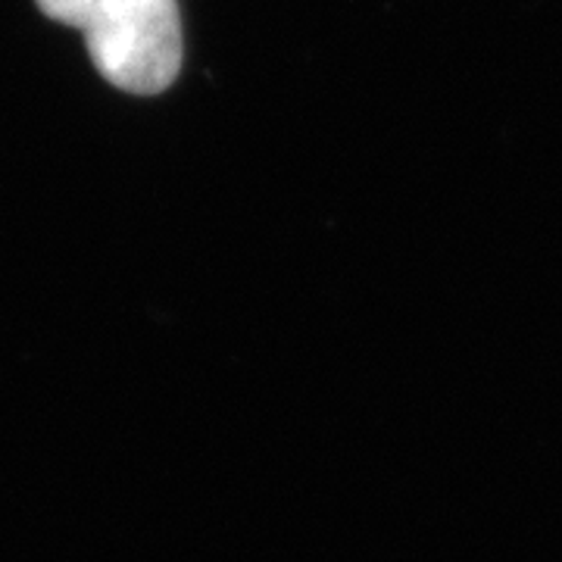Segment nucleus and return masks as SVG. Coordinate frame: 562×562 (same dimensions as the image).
I'll use <instances>...</instances> for the list:
<instances>
[{"instance_id": "nucleus-1", "label": "nucleus", "mask_w": 562, "mask_h": 562, "mask_svg": "<svg viewBox=\"0 0 562 562\" xmlns=\"http://www.w3.org/2000/svg\"><path fill=\"white\" fill-rule=\"evenodd\" d=\"M47 20L85 35L103 79L128 94H160L181 69V16L176 0H35Z\"/></svg>"}]
</instances>
